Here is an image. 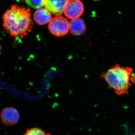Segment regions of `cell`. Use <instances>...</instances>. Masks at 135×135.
Returning a JSON list of instances; mask_svg holds the SVG:
<instances>
[{"mask_svg":"<svg viewBox=\"0 0 135 135\" xmlns=\"http://www.w3.org/2000/svg\"><path fill=\"white\" fill-rule=\"evenodd\" d=\"M3 26L11 36L23 38L32 31L33 23L30 10L17 5H12L2 16Z\"/></svg>","mask_w":135,"mask_h":135,"instance_id":"obj_1","label":"cell"},{"mask_svg":"<svg viewBox=\"0 0 135 135\" xmlns=\"http://www.w3.org/2000/svg\"><path fill=\"white\" fill-rule=\"evenodd\" d=\"M132 68L121 66L116 64L101 75L109 86L118 95H127L131 86V76L133 72Z\"/></svg>","mask_w":135,"mask_h":135,"instance_id":"obj_2","label":"cell"},{"mask_svg":"<svg viewBox=\"0 0 135 135\" xmlns=\"http://www.w3.org/2000/svg\"><path fill=\"white\" fill-rule=\"evenodd\" d=\"M49 31L54 36L62 37L66 35L70 31V23L62 16H57L49 23Z\"/></svg>","mask_w":135,"mask_h":135,"instance_id":"obj_3","label":"cell"},{"mask_svg":"<svg viewBox=\"0 0 135 135\" xmlns=\"http://www.w3.org/2000/svg\"><path fill=\"white\" fill-rule=\"evenodd\" d=\"M84 11V6L80 0H68L63 12L65 16L71 20L79 18Z\"/></svg>","mask_w":135,"mask_h":135,"instance_id":"obj_4","label":"cell"},{"mask_svg":"<svg viewBox=\"0 0 135 135\" xmlns=\"http://www.w3.org/2000/svg\"><path fill=\"white\" fill-rule=\"evenodd\" d=\"M0 118L5 125L13 126L19 121L20 114L18 111L14 107H6L2 111Z\"/></svg>","mask_w":135,"mask_h":135,"instance_id":"obj_5","label":"cell"},{"mask_svg":"<svg viewBox=\"0 0 135 135\" xmlns=\"http://www.w3.org/2000/svg\"><path fill=\"white\" fill-rule=\"evenodd\" d=\"M68 0H47L45 8L51 13L57 16L62 14L64 8Z\"/></svg>","mask_w":135,"mask_h":135,"instance_id":"obj_6","label":"cell"},{"mask_svg":"<svg viewBox=\"0 0 135 135\" xmlns=\"http://www.w3.org/2000/svg\"><path fill=\"white\" fill-rule=\"evenodd\" d=\"M33 17L35 22L40 25L46 24L52 19L51 13L45 7L38 9L35 12Z\"/></svg>","mask_w":135,"mask_h":135,"instance_id":"obj_7","label":"cell"},{"mask_svg":"<svg viewBox=\"0 0 135 135\" xmlns=\"http://www.w3.org/2000/svg\"><path fill=\"white\" fill-rule=\"evenodd\" d=\"M86 30V26L84 20L81 18L72 20L70 23V31L74 36H80Z\"/></svg>","mask_w":135,"mask_h":135,"instance_id":"obj_8","label":"cell"},{"mask_svg":"<svg viewBox=\"0 0 135 135\" xmlns=\"http://www.w3.org/2000/svg\"><path fill=\"white\" fill-rule=\"evenodd\" d=\"M28 6L35 9H38L45 5L47 0H25Z\"/></svg>","mask_w":135,"mask_h":135,"instance_id":"obj_9","label":"cell"},{"mask_svg":"<svg viewBox=\"0 0 135 135\" xmlns=\"http://www.w3.org/2000/svg\"><path fill=\"white\" fill-rule=\"evenodd\" d=\"M23 135H47L45 131L38 128H32L26 130Z\"/></svg>","mask_w":135,"mask_h":135,"instance_id":"obj_10","label":"cell"},{"mask_svg":"<svg viewBox=\"0 0 135 135\" xmlns=\"http://www.w3.org/2000/svg\"><path fill=\"white\" fill-rule=\"evenodd\" d=\"M131 80H132V81H133V82L135 84V76H134V77H133V80L131 79Z\"/></svg>","mask_w":135,"mask_h":135,"instance_id":"obj_11","label":"cell"}]
</instances>
